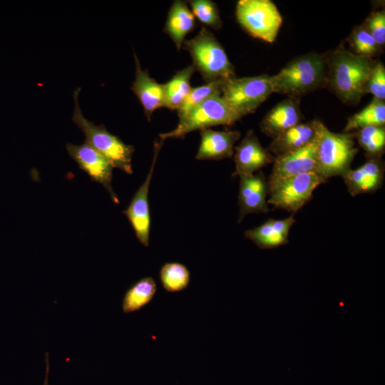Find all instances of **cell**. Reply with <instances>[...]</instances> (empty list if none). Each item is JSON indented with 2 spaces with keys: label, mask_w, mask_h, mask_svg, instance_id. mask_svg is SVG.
Segmentation results:
<instances>
[{
  "label": "cell",
  "mask_w": 385,
  "mask_h": 385,
  "mask_svg": "<svg viewBox=\"0 0 385 385\" xmlns=\"http://www.w3.org/2000/svg\"><path fill=\"white\" fill-rule=\"evenodd\" d=\"M327 83L343 103L357 104L364 95V87L375 63L372 58L360 56L338 47L327 54Z\"/></svg>",
  "instance_id": "obj_1"
},
{
  "label": "cell",
  "mask_w": 385,
  "mask_h": 385,
  "mask_svg": "<svg viewBox=\"0 0 385 385\" xmlns=\"http://www.w3.org/2000/svg\"><path fill=\"white\" fill-rule=\"evenodd\" d=\"M327 55L308 53L290 60L272 76L273 93L299 98L327 86Z\"/></svg>",
  "instance_id": "obj_2"
},
{
  "label": "cell",
  "mask_w": 385,
  "mask_h": 385,
  "mask_svg": "<svg viewBox=\"0 0 385 385\" xmlns=\"http://www.w3.org/2000/svg\"><path fill=\"white\" fill-rule=\"evenodd\" d=\"M316 138L317 173L326 180L342 176L351 169L358 153L353 133H334L320 120H313Z\"/></svg>",
  "instance_id": "obj_3"
},
{
  "label": "cell",
  "mask_w": 385,
  "mask_h": 385,
  "mask_svg": "<svg viewBox=\"0 0 385 385\" xmlns=\"http://www.w3.org/2000/svg\"><path fill=\"white\" fill-rule=\"evenodd\" d=\"M81 88L73 92V123L84 133L85 142L102 155L113 166L133 174L132 157L135 148L123 143L118 136L110 133L103 124L96 125L88 120L82 113L78 102Z\"/></svg>",
  "instance_id": "obj_4"
},
{
  "label": "cell",
  "mask_w": 385,
  "mask_h": 385,
  "mask_svg": "<svg viewBox=\"0 0 385 385\" xmlns=\"http://www.w3.org/2000/svg\"><path fill=\"white\" fill-rule=\"evenodd\" d=\"M190 55L192 65L207 82L235 76V68L215 36L205 27L183 46Z\"/></svg>",
  "instance_id": "obj_5"
},
{
  "label": "cell",
  "mask_w": 385,
  "mask_h": 385,
  "mask_svg": "<svg viewBox=\"0 0 385 385\" xmlns=\"http://www.w3.org/2000/svg\"><path fill=\"white\" fill-rule=\"evenodd\" d=\"M242 117L224 100L221 94L215 95L192 109L179 120L172 130L159 134L160 140L183 139L190 132L215 125H232Z\"/></svg>",
  "instance_id": "obj_6"
},
{
  "label": "cell",
  "mask_w": 385,
  "mask_h": 385,
  "mask_svg": "<svg viewBox=\"0 0 385 385\" xmlns=\"http://www.w3.org/2000/svg\"><path fill=\"white\" fill-rule=\"evenodd\" d=\"M273 93L272 76L225 79L221 96L229 106L242 118L254 113Z\"/></svg>",
  "instance_id": "obj_7"
},
{
  "label": "cell",
  "mask_w": 385,
  "mask_h": 385,
  "mask_svg": "<svg viewBox=\"0 0 385 385\" xmlns=\"http://www.w3.org/2000/svg\"><path fill=\"white\" fill-rule=\"evenodd\" d=\"M235 16L250 36L270 43L275 41L282 23L280 12L270 0H240Z\"/></svg>",
  "instance_id": "obj_8"
},
{
  "label": "cell",
  "mask_w": 385,
  "mask_h": 385,
  "mask_svg": "<svg viewBox=\"0 0 385 385\" xmlns=\"http://www.w3.org/2000/svg\"><path fill=\"white\" fill-rule=\"evenodd\" d=\"M326 180L317 172L290 177L268 189L267 203L294 214L312 199L314 190Z\"/></svg>",
  "instance_id": "obj_9"
},
{
  "label": "cell",
  "mask_w": 385,
  "mask_h": 385,
  "mask_svg": "<svg viewBox=\"0 0 385 385\" xmlns=\"http://www.w3.org/2000/svg\"><path fill=\"white\" fill-rule=\"evenodd\" d=\"M163 141L159 140L154 143L153 158L149 171L144 182L138 188L133 196L129 205L123 211L124 215L130 222L136 237L141 245L149 246L150 215L148 202V193L154 168L158 153Z\"/></svg>",
  "instance_id": "obj_10"
},
{
  "label": "cell",
  "mask_w": 385,
  "mask_h": 385,
  "mask_svg": "<svg viewBox=\"0 0 385 385\" xmlns=\"http://www.w3.org/2000/svg\"><path fill=\"white\" fill-rule=\"evenodd\" d=\"M66 148L79 168L92 180L100 183L108 192L113 202L118 204L119 199L112 186L113 168L109 162L86 142L81 145L68 143Z\"/></svg>",
  "instance_id": "obj_11"
},
{
  "label": "cell",
  "mask_w": 385,
  "mask_h": 385,
  "mask_svg": "<svg viewBox=\"0 0 385 385\" xmlns=\"http://www.w3.org/2000/svg\"><path fill=\"white\" fill-rule=\"evenodd\" d=\"M316 138L306 146L274 157L267 181L268 189L279 182L302 173L317 172Z\"/></svg>",
  "instance_id": "obj_12"
},
{
  "label": "cell",
  "mask_w": 385,
  "mask_h": 385,
  "mask_svg": "<svg viewBox=\"0 0 385 385\" xmlns=\"http://www.w3.org/2000/svg\"><path fill=\"white\" fill-rule=\"evenodd\" d=\"M235 165L232 177L252 175L273 163L274 155L265 148L252 130L247 132L240 144L234 148Z\"/></svg>",
  "instance_id": "obj_13"
},
{
  "label": "cell",
  "mask_w": 385,
  "mask_h": 385,
  "mask_svg": "<svg viewBox=\"0 0 385 385\" xmlns=\"http://www.w3.org/2000/svg\"><path fill=\"white\" fill-rule=\"evenodd\" d=\"M237 222L251 213H266L269 211L267 196V181L261 170L252 175H240Z\"/></svg>",
  "instance_id": "obj_14"
},
{
  "label": "cell",
  "mask_w": 385,
  "mask_h": 385,
  "mask_svg": "<svg viewBox=\"0 0 385 385\" xmlns=\"http://www.w3.org/2000/svg\"><path fill=\"white\" fill-rule=\"evenodd\" d=\"M384 162L381 158H366V161L355 170H349L342 178L348 192L355 197L360 194L372 193L383 185Z\"/></svg>",
  "instance_id": "obj_15"
},
{
  "label": "cell",
  "mask_w": 385,
  "mask_h": 385,
  "mask_svg": "<svg viewBox=\"0 0 385 385\" xmlns=\"http://www.w3.org/2000/svg\"><path fill=\"white\" fill-rule=\"evenodd\" d=\"M299 98L288 97L276 104L260 123V130L272 139L284 130L302 123Z\"/></svg>",
  "instance_id": "obj_16"
},
{
  "label": "cell",
  "mask_w": 385,
  "mask_h": 385,
  "mask_svg": "<svg viewBox=\"0 0 385 385\" xmlns=\"http://www.w3.org/2000/svg\"><path fill=\"white\" fill-rule=\"evenodd\" d=\"M238 130H214L205 128L200 130V143L195 155L199 160H218L231 158L235 144L240 138Z\"/></svg>",
  "instance_id": "obj_17"
},
{
  "label": "cell",
  "mask_w": 385,
  "mask_h": 385,
  "mask_svg": "<svg viewBox=\"0 0 385 385\" xmlns=\"http://www.w3.org/2000/svg\"><path fill=\"white\" fill-rule=\"evenodd\" d=\"M135 78L130 89L138 98L144 113L150 121L153 113L163 106V85L150 77L148 70L141 68L140 61L134 52Z\"/></svg>",
  "instance_id": "obj_18"
},
{
  "label": "cell",
  "mask_w": 385,
  "mask_h": 385,
  "mask_svg": "<svg viewBox=\"0 0 385 385\" xmlns=\"http://www.w3.org/2000/svg\"><path fill=\"white\" fill-rule=\"evenodd\" d=\"M296 220L292 214L282 220L268 219L263 224L245 232V237L260 249L270 250L288 243L291 227Z\"/></svg>",
  "instance_id": "obj_19"
},
{
  "label": "cell",
  "mask_w": 385,
  "mask_h": 385,
  "mask_svg": "<svg viewBox=\"0 0 385 385\" xmlns=\"http://www.w3.org/2000/svg\"><path fill=\"white\" fill-rule=\"evenodd\" d=\"M195 26V18L187 4L175 1L170 6L164 31L170 36L178 50L182 48L185 36Z\"/></svg>",
  "instance_id": "obj_20"
},
{
  "label": "cell",
  "mask_w": 385,
  "mask_h": 385,
  "mask_svg": "<svg viewBox=\"0 0 385 385\" xmlns=\"http://www.w3.org/2000/svg\"><path fill=\"white\" fill-rule=\"evenodd\" d=\"M314 136L312 121L300 123L273 138L267 149L277 157L306 146Z\"/></svg>",
  "instance_id": "obj_21"
},
{
  "label": "cell",
  "mask_w": 385,
  "mask_h": 385,
  "mask_svg": "<svg viewBox=\"0 0 385 385\" xmlns=\"http://www.w3.org/2000/svg\"><path fill=\"white\" fill-rule=\"evenodd\" d=\"M195 71L193 65H190L177 71L168 82L163 84L164 91L163 107L178 110L192 88L190 79Z\"/></svg>",
  "instance_id": "obj_22"
},
{
  "label": "cell",
  "mask_w": 385,
  "mask_h": 385,
  "mask_svg": "<svg viewBox=\"0 0 385 385\" xmlns=\"http://www.w3.org/2000/svg\"><path fill=\"white\" fill-rule=\"evenodd\" d=\"M157 284L152 277H145L134 283L125 292L122 300V310L128 314L140 310L153 299Z\"/></svg>",
  "instance_id": "obj_23"
},
{
  "label": "cell",
  "mask_w": 385,
  "mask_h": 385,
  "mask_svg": "<svg viewBox=\"0 0 385 385\" xmlns=\"http://www.w3.org/2000/svg\"><path fill=\"white\" fill-rule=\"evenodd\" d=\"M385 125L384 101L373 98L365 108L347 118L344 131L359 130L367 126H382Z\"/></svg>",
  "instance_id": "obj_24"
},
{
  "label": "cell",
  "mask_w": 385,
  "mask_h": 385,
  "mask_svg": "<svg viewBox=\"0 0 385 385\" xmlns=\"http://www.w3.org/2000/svg\"><path fill=\"white\" fill-rule=\"evenodd\" d=\"M159 277L165 291L178 292L188 287L190 272L188 267L182 263L166 262L160 267Z\"/></svg>",
  "instance_id": "obj_25"
},
{
  "label": "cell",
  "mask_w": 385,
  "mask_h": 385,
  "mask_svg": "<svg viewBox=\"0 0 385 385\" xmlns=\"http://www.w3.org/2000/svg\"><path fill=\"white\" fill-rule=\"evenodd\" d=\"M354 138L366 153V158H381L385 150V126H367L357 130Z\"/></svg>",
  "instance_id": "obj_26"
},
{
  "label": "cell",
  "mask_w": 385,
  "mask_h": 385,
  "mask_svg": "<svg viewBox=\"0 0 385 385\" xmlns=\"http://www.w3.org/2000/svg\"><path fill=\"white\" fill-rule=\"evenodd\" d=\"M225 79H217L206 83L191 88L183 103L178 108L179 120L183 118L192 109L197 106L207 98L221 94L222 86Z\"/></svg>",
  "instance_id": "obj_27"
},
{
  "label": "cell",
  "mask_w": 385,
  "mask_h": 385,
  "mask_svg": "<svg viewBox=\"0 0 385 385\" xmlns=\"http://www.w3.org/2000/svg\"><path fill=\"white\" fill-rule=\"evenodd\" d=\"M189 4L195 18L204 25L213 29L222 27L219 10L215 2L210 0H191Z\"/></svg>",
  "instance_id": "obj_28"
},
{
  "label": "cell",
  "mask_w": 385,
  "mask_h": 385,
  "mask_svg": "<svg viewBox=\"0 0 385 385\" xmlns=\"http://www.w3.org/2000/svg\"><path fill=\"white\" fill-rule=\"evenodd\" d=\"M349 39L356 54L372 58L380 51L381 47L362 25L353 30Z\"/></svg>",
  "instance_id": "obj_29"
},
{
  "label": "cell",
  "mask_w": 385,
  "mask_h": 385,
  "mask_svg": "<svg viewBox=\"0 0 385 385\" xmlns=\"http://www.w3.org/2000/svg\"><path fill=\"white\" fill-rule=\"evenodd\" d=\"M371 93L374 98L385 99V67L379 61L375 62L364 87V94Z\"/></svg>",
  "instance_id": "obj_30"
},
{
  "label": "cell",
  "mask_w": 385,
  "mask_h": 385,
  "mask_svg": "<svg viewBox=\"0 0 385 385\" xmlns=\"http://www.w3.org/2000/svg\"><path fill=\"white\" fill-rule=\"evenodd\" d=\"M362 26L367 30L381 48L385 43V12L381 9L373 12L364 22Z\"/></svg>",
  "instance_id": "obj_31"
},
{
  "label": "cell",
  "mask_w": 385,
  "mask_h": 385,
  "mask_svg": "<svg viewBox=\"0 0 385 385\" xmlns=\"http://www.w3.org/2000/svg\"><path fill=\"white\" fill-rule=\"evenodd\" d=\"M46 374H45V379L43 385H48V372H49V362H48V354H46Z\"/></svg>",
  "instance_id": "obj_32"
}]
</instances>
